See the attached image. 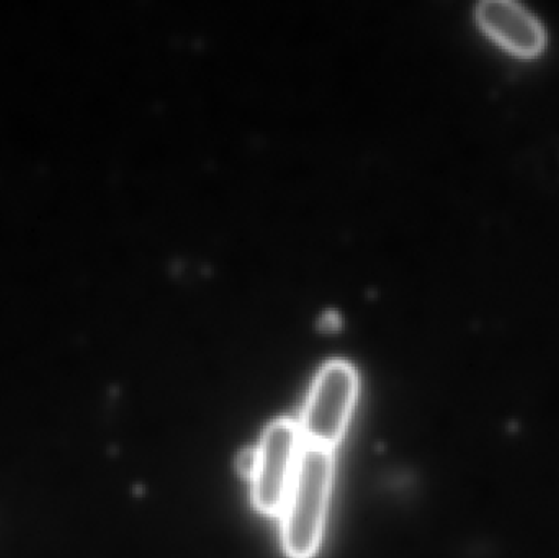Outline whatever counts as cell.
Returning a JSON list of instances; mask_svg holds the SVG:
<instances>
[{"instance_id":"5","label":"cell","mask_w":559,"mask_h":558,"mask_svg":"<svg viewBox=\"0 0 559 558\" xmlns=\"http://www.w3.org/2000/svg\"><path fill=\"white\" fill-rule=\"evenodd\" d=\"M236 467H238L242 477L251 480L254 477L255 467H258V449H245V451L239 452L238 459H236Z\"/></svg>"},{"instance_id":"3","label":"cell","mask_w":559,"mask_h":558,"mask_svg":"<svg viewBox=\"0 0 559 558\" xmlns=\"http://www.w3.org/2000/svg\"><path fill=\"white\" fill-rule=\"evenodd\" d=\"M302 446L299 426L292 419H277L265 428L251 478L252 503L264 517L282 514Z\"/></svg>"},{"instance_id":"6","label":"cell","mask_w":559,"mask_h":558,"mask_svg":"<svg viewBox=\"0 0 559 558\" xmlns=\"http://www.w3.org/2000/svg\"><path fill=\"white\" fill-rule=\"evenodd\" d=\"M321 327L325 328V330H334V328L338 327V318L337 314L328 313L322 317Z\"/></svg>"},{"instance_id":"1","label":"cell","mask_w":559,"mask_h":558,"mask_svg":"<svg viewBox=\"0 0 559 558\" xmlns=\"http://www.w3.org/2000/svg\"><path fill=\"white\" fill-rule=\"evenodd\" d=\"M334 482V454L302 446L282 514L283 550L288 558H312L321 546Z\"/></svg>"},{"instance_id":"2","label":"cell","mask_w":559,"mask_h":558,"mask_svg":"<svg viewBox=\"0 0 559 558\" xmlns=\"http://www.w3.org/2000/svg\"><path fill=\"white\" fill-rule=\"evenodd\" d=\"M357 392V372L350 364H325L312 383L298 425L302 444L334 451L347 431Z\"/></svg>"},{"instance_id":"4","label":"cell","mask_w":559,"mask_h":558,"mask_svg":"<svg viewBox=\"0 0 559 558\" xmlns=\"http://www.w3.org/2000/svg\"><path fill=\"white\" fill-rule=\"evenodd\" d=\"M479 22L502 45L521 55H534L542 48L544 33L537 20L518 3L488 0L478 10Z\"/></svg>"}]
</instances>
